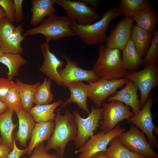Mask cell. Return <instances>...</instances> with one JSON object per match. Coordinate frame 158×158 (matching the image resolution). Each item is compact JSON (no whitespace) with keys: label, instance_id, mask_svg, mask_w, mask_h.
<instances>
[{"label":"cell","instance_id":"cell-1","mask_svg":"<svg viewBox=\"0 0 158 158\" xmlns=\"http://www.w3.org/2000/svg\"><path fill=\"white\" fill-rule=\"evenodd\" d=\"M61 111L60 108L57 109L54 130L44 148L47 152L54 150L57 155L63 158L67 144L76 137L77 128L73 113L66 109L62 115Z\"/></svg>","mask_w":158,"mask_h":158},{"label":"cell","instance_id":"cell-2","mask_svg":"<svg viewBox=\"0 0 158 158\" xmlns=\"http://www.w3.org/2000/svg\"><path fill=\"white\" fill-rule=\"evenodd\" d=\"M122 14L118 4L102 15L101 18L93 23L82 25L73 22L72 27L76 35L85 43L93 45L106 42L107 30L113 19Z\"/></svg>","mask_w":158,"mask_h":158},{"label":"cell","instance_id":"cell-3","mask_svg":"<svg viewBox=\"0 0 158 158\" xmlns=\"http://www.w3.org/2000/svg\"><path fill=\"white\" fill-rule=\"evenodd\" d=\"M98 54L92 70L100 79L112 80L126 77L128 71L123 66L120 50L102 44Z\"/></svg>","mask_w":158,"mask_h":158},{"label":"cell","instance_id":"cell-4","mask_svg":"<svg viewBox=\"0 0 158 158\" xmlns=\"http://www.w3.org/2000/svg\"><path fill=\"white\" fill-rule=\"evenodd\" d=\"M72 21L67 16L52 13L44 19L38 27L28 30L23 36L38 34L43 35L46 42L56 41L62 38L74 36L76 34L72 27Z\"/></svg>","mask_w":158,"mask_h":158},{"label":"cell","instance_id":"cell-5","mask_svg":"<svg viewBox=\"0 0 158 158\" xmlns=\"http://www.w3.org/2000/svg\"><path fill=\"white\" fill-rule=\"evenodd\" d=\"M103 109L102 107L97 108L92 105L91 112L85 118L82 117L77 111H73L77 128L74 145L77 149L82 147L99 127V122L102 118Z\"/></svg>","mask_w":158,"mask_h":158},{"label":"cell","instance_id":"cell-6","mask_svg":"<svg viewBox=\"0 0 158 158\" xmlns=\"http://www.w3.org/2000/svg\"><path fill=\"white\" fill-rule=\"evenodd\" d=\"M126 78L132 81L139 90L141 109L145 104L152 89L158 85V67L156 63L150 64L139 71L128 73Z\"/></svg>","mask_w":158,"mask_h":158},{"label":"cell","instance_id":"cell-7","mask_svg":"<svg viewBox=\"0 0 158 158\" xmlns=\"http://www.w3.org/2000/svg\"><path fill=\"white\" fill-rule=\"evenodd\" d=\"M56 4L65 9L66 16L72 22L79 25L91 24L102 17L96 11V9L81 0H56Z\"/></svg>","mask_w":158,"mask_h":158},{"label":"cell","instance_id":"cell-8","mask_svg":"<svg viewBox=\"0 0 158 158\" xmlns=\"http://www.w3.org/2000/svg\"><path fill=\"white\" fill-rule=\"evenodd\" d=\"M23 31L21 24L15 27L6 17L0 20V46L4 53L23 52L24 49L21 43L25 39L22 35Z\"/></svg>","mask_w":158,"mask_h":158},{"label":"cell","instance_id":"cell-9","mask_svg":"<svg viewBox=\"0 0 158 158\" xmlns=\"http://www.w3.org/2000/svg\"><path fill=\"white\" fill-rule=\"evenodd\" d=\"M102 118L99 122V128L107 133L112 130L121 121L128 119L134 114L130 109V107L118 101H113L108 103L103 102Z\"/></svg>","mask_w":158,"mask_h":158},{"label":"cell","instance_id":"cell-10","mask_svg":"<svg viewBox=\"0 0 158 158\" xmlns=\"http://www.w3.org/2000/svg\"><path fill=\"white\" fill-rule=\"evenodd\" d=\"M118 136L121 144L130 151L147 158H158V154L153 150L144 133L133 124L130 126L128 131Z\"/></svg>","mask_w":158,"mask_h":158},{"label":"cell","instance_id":"cell-11","mask_svg":"<svg viewBox=\"0 0 158 158\" xmlns=\"http://www.w3.org/2000/svg\"><path fill=\"white\" fill-rule=\"evenodd\" d=\"M126 131L125 129L118 124L108 132L102 131L93 135L82 147L75 151V153H81L77 158H90L98 152H106L111 141Z\"/></svg>","mask_w":158,"mask_h":158},{"label":"cell","instance_id":"cell-12","mask_svg":"<svg viewBox=\"0 0 158 158\" xmlns=\"http://www.w3.org/2000/svg\"><path fill=\"white\" fill-rule=\"evenodd\" d=\"M129 80L126 78L112 80L100 79L90 82L88 98L94 104L95 107L101 108L104 100L117 92V89Z\"/></svg>","mask_w":158,"mask_h":158},{"label":"cell","instance_id":"cell-13","mask_svg":"<svg viewBox=\"0 0 158 158\" xmlns=\"http://www.w3.org/2000/svg\"><path fill=\"white\" fill-rule=\"evenodd\" d=\"M153 102L152 96L150 95L143 107L138 112L129 118L127 121L140 128L146 135L148 142L151 146L157 148L158 140L153 133L156 127L153 124L151 110Z\"/></svg>","mask_w":158,"mask_h":158},{"label":"cell","instance_id":"cell-14","mask_svg":"<svg viewBox=\"0 0 158 158\" xmlns=\"http://www.w3.org/2000/svg\"><path fill=\"white\" fill-rule=\"evenodd\" d=\"M66 61L65 68H59L58 73L66 87L70 83L78 81H85L89 83L98 81L100 79L92 70H87L78 66L77 62L72 60L65 54L62 55Z\"/></svg>","mask_w":158,"mask_h":158},{"label":"cell","instance_id":"cell-15","mask_svg":"<svg viewBox=\"0 0 158 158\" xmlns=\"http://www.w3.org/2000/svg\"><path fill=\"white\" fill-rule=\"evenodd\" d=\"M40 48L44 61L40 68V71L59 86L66 87L58 72V69L63 65V62L50 51L49 43H41Z\"/></svg>","mask_w":158,"mask_h":158},{"label":"cell","instance_id":"cell-16","mask_svg":"<svg viewBox=\"0 0 158 158\" xmlns=\"http://www.w3.org/2000/svg\"><path fill=\"white\" fill-rule=\"evenodd\" d=\"M133 21V18H121L108 36L105 45L110 48L123 50L130 39Z\"/></svg>","mask_w":158,"mask_h":158},{"label":"cell","instance_id":"cell-17","mask_svg":"<svg viewBox=\"0 0 158 158\" xmlns=\"http://www.w3.org/2000/svg\"><path fill=\"white\" fill-rule=\"evenodd\" d=\"M70 92V97L63 102L61 105V108H64L69 104L75 103L80 109L84 112L89 113L90 111L87 104L89 85L84 83L82 81L73 82L68 84Z\"/></svg>","mask_w":158,"mask_h":158},{"label":"cell","instance_id":"cell-18","mask_svg":"<svg viewBox=\"0 0 158 158\" xmlns=\"http://www.w3.org/2000/svg\"><path fill=\"white\" fill-rule=\"evenodd\" d=\"M19 122L18 131L14 137L20 145L26 148L27 143L30 139L33 131L36 124L32 116L22 107L16 113Z\"/></svg>","mask_w":158,"mask_h":158},{"label":"cell","instance_id":"cell-19","mask_svg":"<svg viewBox=\"0 0 158 158\" xmlns=\"http://www.w3.org/2000/svg\"><path fill=\"white\" fill-rule=\"evenodd\" d=\"M125 87L112 96L108 97L107 101H118L131 107L134 114L141 109L140 101L138 99L137 91L138 88L132 81L129 80Z\"/></svg>","mask_w":158,"mask_h":158},{"label":"cell","instance_id":"cell-20","mask_svg":"<svg viewBox=\"0 0 158 158\" xmlns=\"http://www.w3.org/2000/svg\"><path fill=\"white\" fill-rule=\"evenodd\" d=\"M54 126L53 120L36 123L27 147L28 155L32 154L34 148L38 145L49 139L53 132Z\"/></svg>","mask_w":158,"mask_h":158},{"label":"cell","instance_id":"cell-21","mask_svg":"<svg viewBox=\"0 0 158 158\" xmlns=\"http://www.w3.org/2000/svg\"><path fill=\"white\" fill-rule=\"evenodd\" d=\"M31 2L30 23L32 25L37 26L46 16L56 12L54 5L56 3V0H32Z\"/></svg>","mask_w":158,"mask_h":158},{"label":"cell","instance_id":"cell-22","mask_svg":"<svg viewBox=\"0 0 158 158\" xmlns=\"http://www.w3.org/2000/svg\"><path fill=\"white\" fill-rule=\"evenodd\" d=\"M14 111L8 109L0 115V131L1 144L7 146L12 150L13 147V132L17 124L13 123V116Z\"/></svg>","mask_w":158,"mask_h":158},{"label":"cell","instance_id":"cell-23","mask_svg":"<svg viewBox=\"0 0 158 158\" xmlns=\"http://www.w3.org/2000/svg\"><path fill=\"white\" fill-rule=\"evenodd\" d=\"M153 33L137 25H133L130 38L133 42L137 52L142 57H144L151 42Z\"/></svg>","mask_w":158,"mask_h":158},{"label":"cell","instance_id":"cell-24","mask_svg":"<svg viewBox=\"0 0 158 158\" xmlns=\"http://www.w3.org/2000/svg\"><path fill=\"white\" fill-rule=\"evenodd\" d=\"M63 102L62 100H59L48 104L35 105L28 112L36 123L54 120L56 116L54 111Z\"/></svg>","mask_w":158,"mask_h":158},{"label":"cell","instance_id":"cell-25","mask_svg":"<svg viewBox=\"0 0 158 158\" xmlns=\"http://www.w3.org/2000/svg\"><path fill=\"white\" fill-rule=\"evenodd\" d=\"M136 25L153 33L156 30L158 23L157 14L151 6L147 7L133 18Z\"/></svg>","mask_w":158,"mask_h":158},{"label":"cell","instance_id":"cell-26","mask_svg":"<svg viewBox=\"0 0 158 158\" xmlns=\"http://www.w3.org/2000/svg\"><path fill=\"white\" fill-rule=\"evenodd\" d=\"M123 51L122 59L123 65L127 71H135L142 65L143 59L137 52L130 38Z\"/></svg>","mask_w":158,"mask_h":158},{"label":"cell","instance_id":"cell-27","mask_svg":"<svg viewBox=\"0 0 158 158\" xmlns=\"http://www.w3.org/2000/svg\"><path fill=\"white\" fill-rule=\"evenodd\" d=\"M18 87L21 103L22 107L28 111L32 107L36 92L40 83L32 84L25 83L17 79L16 82Z\"/></svg>","mask_w":158,"mask_h":158},{"label":"cell","instance_id":"cell-28","mask_svg":"<svg viewBox=\"0 0 158 158\" xmlns=\"http://www.w3.org/2000/svg\"><path fill=\"white\" fill-rule=\"evenodd\" d=\"M110 143V146L104 152L108 158H147L129 150L121 144L118 136L114 138Z\"/></svg>","mask_w":158,"mask_h":158},{"label":"cell","instance_id":"cell-29","mask_svg":"<svg viewBox=\"0 0 158 158\" xmlns=\"http://www.w3.org/2000/svg\"><path fill=\"white\" fill-rule=\"evenodd\" d=\"M0 63L7 67L8 78L12 80L14 77L18 75L19 68L27 64L28 62L20 54L4 53L0 58Z\"/></svg>","mask_w":158,"mask_h":158},{"label":"cell","instance_id":"cell-30","mask_svg":"<svg viewBox=\"0 0 158 158\" xmlns=\"http://www.w3.org/2000/svg\"><path fill=\"white\" fill-rule=\"evenodd\" d=\"M122 14L133 18L147 7L151 6L150 0H121L118 4Z\"/></svg>","mask_w":158,"mask_h":158},{"label":"cell","instance_id":"cell-31","mask_svg":"<svg viewBox=\"0 0 158 158\" xmlns=\"http://www.w3.org/2000/svg\"><path fill=\"white\" fill-rule=\"evenodd\" d=\"M51 85L50 79L47 78L44 79L37 88L34 103L35 105H46L52 102L54 96L51 91Z\"/></svg>","mask_w":158,"mask_h":158},{"label":"cell","instance_id":"cell-32","mask_svg":"<svg viewBox=\"0 0 158 158\" xmlns=\"http://www.w3.org/2000/svg\"><path fill=\"white\" fill-rule=\"evenodd\" d=\"M158 58V30L153 32L150 44L143 59L142 65L146 67L148 65L156 63Z\"/></svg>","mask_w":158,"mask_h":158},{"label":"cell","instance_id":"cell-33","mask_svg":"<svg viewBox=\"0 0 158 158\" xmlns=\"http://www.w3.org/2000/svg\"><path fill=\"white\" fill-rule=\"evenodd\" d=\"M3 102L7 106L8 109L13 110L16 114L18 112L22 107L17 85L10 90Z\"/></svg>","mask_w":158,"mask_h":158},{"label":"cell","instance_id":"cell-34","mask_svg":"<svg viewBox=\"0 0 158 158\" xmlns=\"http://www.w3.org/2000/svg\"><path fill=\"white\" fill-rule=\"evenodd\" d=\"M16 83L12 80L4 77L0 78V99L3 102L10 90L16 86Z\"/></svg>","mask_w":158,"mask_h":158},{"label":"cell","instance_id":"cell-35","mask_svg":"<svg viewBox=\"0 0 158 158\" xmlns=\"http://www.w3.org/2000/svg\"><path fill=\"white\" fill-rule=\"evenodd\" d=\"M0 6L4 11L6 17L12 23L15 20V8L13 0H0Z\"/></svg>","mask_w":158,"mask_h":158},{"label":"cell","instance_id":"cell-36","mask_svg":"<svg viewBox=\"0 0 158 158\" xmlns=\"http://www.w3.org/2000/svg\"><path fill=\"white\" fill-rule=\"evenodd\" d=\"M44 146V142H42L36 147L31 156L28 158H61L57 155L48 153L45 150Z\"/></svg>","mask_w":158,"mask_h":158},{"label":"cell","instance_id":"cell-37","mask_svg":"<svg viewBox=\"0 0 158 158\" xmlns=\"http://www.w3.org/2000/svg\"><path fill=\"white\" fill-rule=\"evenodd\" d=\"M15 8V20L17 23L21 22L23 19L22 3L23 0H13Z\"/></svg>","mask_w":158,"mask_h":158},{"label":"cell","instance_id":"cell-38","mask_svg":"<svg viewBox=\"0 0 158 158\" xmlns=\"http://www.w3.org/2000/svg\"><path fill=\"white\" fill-rule=\"evenodd\" d=\"M13 147L11 151L7 155L5 158H20V157L24 154L27 153V147L23 149H20L17 146L16 140L14 137V134L13 135Z\"/></svg>","mask_w":158,"mask_h":158},{"label":"cell","instance_id":"cell-39","mask_svg":"<svg viewBox=\"0 0 158 158\" xmlns=\"http://www.w3.org/2000/svg\"><path fill=\"white\" fill-rule=\"evenodd\" d=\"M12 150L7 146L0 144V158H5Z\"/></svg>","mask_w":158,"mask_h":158},{"label":"cell","instance_id":"cell-40","mask_svg":"<svg viewBox=\"0 0 158 158\" xmlns=\"http://www.w3.org/2000/svg\"><path fill=\"white\" fill-rule=\"evenodd\" d=\"M87 5H90L96 9L99 6V1L97 0H82Z\"/></svg>","mask_w":158,"mask_h":158},{"label":"cell","instance_id":"cell-41","mask_svg":"<svg viewBox=\"0 0 158 158\" xmlns=\"http://www.w3.org/2000/svg\"><path fill=\"white\" fill-rule=\"evenodd\" d=\"M8 109L6 105L0 99V115Z\"/></svg>","mask_w":158,"mask_h":158},{"label":"cell","instance_id":"cell-42","mask_svg":"<svg viewBox=\"0 0 158 158\" xmlns=\"http://www.w3.org/2000/svg\"><path fill=\"white\" fill-rule=\"evenodd\" d=\"M90 158H108L105 155L104 152H98L91 156Z\"/></svg>","mask_w":158,"mask_h":158},{"label":"cell","instance_id":"cell-43","mask_svg":"<svg viewBox=\"0 0 158 158\" xmlns=\"http://www.w3.org/2000/svg\"><path fill=\"white\" fill-rule=\"evenodd\" d=\"M5 17H6V13L3 9L0 6V20Z\"/></svg>","mask_w":158,"mask_h":158},{"label":"cell","instance_id":"cell-44","mask_svg":"<svg viewBox=\"0 0 158 158\" xmlns=\"http://www.w3.org/2000/svg\"><path fill=\"white\" fill-rule=\"evenodd\" d=\"M4 53L3 50L0 46V58Z\"/></svg>","mask_w":158,"mask_h":158},{"label":"cell","instance_id":"cell-45","mask_svg":"<svg viewBox=\"0 0 158 158\" xmlns=\"http://www.w3.org/2000/svg\"><path fill=\"white\" fill-rule=\"evenodd\" d=\"M158 128L157 127H156L154 130V133L156 134L157 135H158Z\"/></svg>","mask_w":158,"mask_h":158},{"label":"cell","instance_id":"cell-46","mask_svg":"<svg viewBox=\"0 0 158 158\" xmlns=\"http://www.w3.org/2000/svg\"><path fill=\"white\" fill-rule=\"evenodd\" d=\"M0 144H1V138L0 137Z\"/></svg>","mask_w":158,"mask_h":158}]
</instances>
